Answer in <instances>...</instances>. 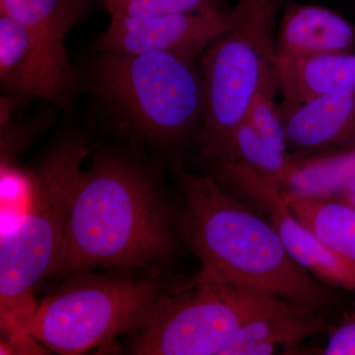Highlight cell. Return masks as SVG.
Instances as JSON below:
<instances>
[{
	"label": "cell",
	"instance_id": "17",
	"mask_svg": "<svg viewBox=\"0 0 355 355\" xmlns=\"http://www.w3.org/2000/svg\"><path fill=\"white\" fill-rule=\"evenodd\" d=\"M95 0H0V14L29 26L55 43L64 44L69 32Z\"/></svg>",
	"mask_w": 355,
	"mask_h": 355
},
{
	"label": "cell",
	"instance_id": "8",
	"mask_svg": "<svg viewBox=\"0 0 355 355\" xmlns=\"http://www.w3.org/2000/svg\"><path fill=\"white\" fill-rule=\"evenodd\" d=\"M0 85L7 97L42 99L64 111L71 109L81 90L65 46L1 14Z\"/></svg>",
	"mask_w": 355,
	"mask_h": 355
},
{
	"label": "cell",
	"instance_id": "5",
	"mask_svg": "<svg viewBox=\"0 0 355 355\" xmlns=\"http://www.w3.org/2000/svg\"><path fill=\"white\" fill-rule=\"evenodd\" d=\"M289 0H236L227 30L200 55L205 112L200 130L202 153L220 156L261 77L275 62L277 26Z\"/></svg>",
	"mask_w": 355,
	"mask_h": 355
},
{
	"label": "cell",
	"instance_id": "15",
	"mask_svg": "<svg viewBox=\"0 0 355 355\" xmlns=\"http://www.w3.org/2000/svg\"><path fill=\"white\" fill-rule=\"evenodd\" d=\"M315 311L291 304L248 322L231 338L219 355H237L247 345L268 343L298 345L324 328V321Z\"/></svg>",
	"mask_w": 355,
	"mask_h": 355
},
{
	"label": "cell",
	"instance_id": "24",
	"mask_svg": "<svg viewBox=\"0 0 355 355\" xmlns=\"http://www.w3.org/2000/svg\"><path fill=\"white\" fill-rule=\"evenodd\" d=\"M338 198L355 207V178Z\"/></svg>",
	"mask_w": 355,
	"mask_h": 355
},
{
	"label": "cell",
	"instance_id": "20",
	"mask_svg": "<svg viewBox=\"0 0 355 355\" xmlns=\"http://www.w3.org/2000/svg\"><path fill=\"white\" fill-rule=\"evenodd\" d=\"M32 186V173L26 174L9 164H1V234L11 230L24 216Z\"/></svg>",
	"mask_w": 355,
	"mask_h": 355
},
{
	"label": "cell",
	"instance_id": "7",
	"mask_svg": "<svg viewBox=\"0 0 355 355\" xmlns=\"http://www.w3.org/2000/svg\"><path fill=\"white\" fill-rule=\"evenodd\" d=\"M292 303L245 287L195 277L165 292L139 330L132 354L219 355L248 322Z\"/></svg>",
	"mask_w": 355,
	"mask_h": 355
},
{
	"label": "cell",
	"instance_id": "22",
	"mask_svg": "<svg viewBox=\"0 0 355 355\" xmlns=\"http://www.w3.org/2000/svg\"><path fill=\"white\" fill-rule=\"evenodd\" d=\"M322 354L355 355V320L343 324L331 334Z\"/></svg>",
	"mask_w": 355,
	"mask_h": 355
},
{
	"label": "cell",
	"instance_id": "23",
	"mask_svg": "<svg viewBox=\"0 0 355 355\" xmlns=\"http://www.w3.org/2000/svg\"><path fill=\"white\" fill-rule=\"evenodd\" d=\"M277 345L273 343H261L247 345L238 352L237 355H270L277 352Z\"/></svg>",
	"mask_w": 355,
	"mask_h": 355
},
{
	"label": "cell",
	"instance_id": "6",
	"mask_svg": "<svg viewBox=\"0 0 355 355\" xmlns=\"http://www.w3.org/2000/svg\"><path fill=\"white\" fill-rule=\"evenodd\" d=\"M164 293L154 280L79 273L37 307L28 335L58 354H83L139 331Z\"/></svg>",
	"mask_w": 355,
	"mask_h": 355
},
{
	"label": "cell",
	"instance_id": "12",
	"mask_svg": "<svg viewBox=\"0 0 355 355\" xmlns=\"http://www.w3.org/2000/svg\"><path fill=\"white\" fill-rule=\"evenodd\" d=\"M354 51V23L328 7L287 2L277 26L275 60H308Z\"/></svg>",
	"mask_w": 355,
	"mask_h": 355
},
{
	"label": "cell",
	"instance_id": "18",
	"mask_svg": "<svg viewBox=\"0 0 355 355\" xmlns=\"http://www.w3.org/2000/svg\"><path fill=\"white\" fill-rule=\"evenodd\" d=\"M231 160L246 166L279 183L284 189L295 157L270 148L249 121L244 120L236 128L227 147L214 161Z\"/></svg>",
	"mask_w": 355,
	"mask_h": 355
},
{
	"label": "cell",
	"instance_id": "11",
	"mask_svg": "<svg viewBox=\"0 0 355 355\" xmlns=\"http://www.w3.org/2000/svg\"><path fill=\"white\" fill-rule=\"evenodd\" d=\"M279 109L288 149L308 154L355 148V92L329 93Z\"/></svg>",
	"mask_w": 355,
	"mask_h": 355
},
{
	"label": "cell",
	"instance_id": "14",
	"mask_svg": "<svg viewBox=\"0 0 355 355\" xmlns=\"http://www.w3.org/2000/svg\"><path fill=\"white\" fill-rule=\"evenodd\" d=\"M287 207L324 246L355 270V207L340 198L284 191Z\"/></svg>",
	"mask_w": 355,
	"mask_h": 355
},
{
	"label": "cell",
	"instance_id": "3",
	"mask_svg": "<svg viewBox=\"0 0 355 355\" xmlns=\"http://www.w3.org/2000/svg\"><path fill=\"white\" fill-rule=\"evenodd\" d=\"M196 60L162 51H99L79 81L119 132L153 146H174L200 130L205 116V86Z\"/></svg>",
	"mask_w": 355,
	"mask_h": 355
},
{
	"label": "cell",
	"instance_id": "9",
	"mask_svg": "<svg viewBox=\"0 0 355 355\" xmlns=\"http://www.w3.org/2000/svg\"><path fill=\"white\" fill-rule=\"evenodd\" d=\"M221 184H228L260 205L270 216L292 259L315 277L355 292V270L336 256L287 207L279 183L235 161L216 167Z\"/></svg>",
	"mask_w": 355,
	"mask_h": 355
},
{
	"label": "cell",
	"instance_id": "10",
	"mask_svg": "<svg viewBox=\"0 0 355 355\" xmlns=\"http://www.w3.org/2000/svg\"><path fill=\"white\" fill-rule=\"evenodd\" d=\"M229 24L230 8H222L214 0L190 12L151 18L111 17L96 46L103 53L162 51L197 58Z\"/></svg>",
	"mask_w": 355,
	"mask_h": 355
},
{
	"label": "cell",
	"instance_id": "16",
	"mask_svg": "<svg viewBox=\"0 0 355 355\" xmlns=\"http://www.w3.org/2000/svg\"><path fill=\"white\" fill-rule=\"evenodd\" d=\"M354 178L355 148L295 157L284 191L307 197L338 198Z\"/></svg>",
	"mask_w": 355,
	"mask_h": 355
},
{
	"label": "cell",
	"instance_id": "13",
	"mask_svg": "<svg viewBox=\"0 0 355 355\" xmlns=\"http://www.w3.org/2000/svg\"><path fill=\"white\" fill-rule=\"evenodd\" d=\"M282 105H299L329 93L355 92V51L308 60L275 58Z\"/></svg>",
	"mask_w": 355,
	"mask_h": 355
},
{
	"label": "cell",
	"instance_id": "21",
	"mask_svg": "<svg viewBox=\"0 0 355 355\" xmlns=\"http://www.w3.org/2000/svg\"><path fill=\"white\" fill-rule=\"evenodd\" d=\"M111 17L151 18L190 12L214 0H96Z\"/></svg>",
	"mask_w": 355,
	"mask_h": 355
},
{
	"label": "cell",
	"instance_id": "4",
	"mask_svg": "<svg viewBox=\"0 0 355 355\" xmlns=\"http://www.w3.org/2000/svg\"><path fill=\"white\" fill-rule=\"evenodd\" d=\"M91 151L90 144L76 135L53 144L32 173L31 198L24 216L1 234V327L10 338L29 336L37 311L33 289L57 268L70 191Z\"/></svg>",
	"mask_w": 355,
	"mask_h": 355
},
{
	"label": "cell",
	"instance_id": "1",
	"mask_svg": "<svg viewBox=\"0 0 355 355\" xmlns=\"http://www.w3.org/2000/svg\"><path fill=\"white\" fill-rule=\"evenodd\" d=\"M171 214L154 173L116 153L95 154L70 191L55 272L146 268L171 257Z\"/></svg>",
	"mask_w": 355,
	"mask_h": 355
},
{
	"label": "cell",
	"instance_id": "2",
	"mask_svg": "<svg viewBox=\"0 0 355 355\" xmlns=\"http://www.w3.org/2000/svg\"><path fill=\"white\" fill-rule=\"evenodd\" d=\"M183 191L181 227L198 257L200 279L245 287L313 311L328 292L286 251L270 222L236 200L214 175L178 173Z\"/></svg>",
	"mask_w": 355,
	"mask_h": 355
},
{
	"label": "cell",
	"instance_id": "19",
	"mask_svg": "<svg viewBox=\"0 0 355 355\" xmlns=\"http://www.w3.org/2000/svg\"><path fill=\"white\" fill-rule=\"evenodd\" d=\"M279 79L275 62L261 77V83L248 107L246 118L250 125L272 150L288 153L286 128L277 103Z\"/></svg>",
	"mask_w": 355,
	"mask_h": 355
}]
</instances>
